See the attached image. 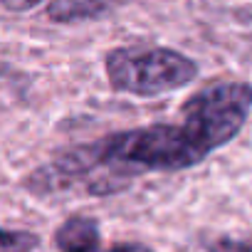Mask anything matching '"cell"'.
Wrapping results in <instances>:
<instances>
[{
    "mask_svg": "<svg viewBox=\"0 0 252 252\" xmlns=\"http://www.w3.org/2000/svg\"><path fill=\"white\" fill-rule=\"evenodd\" d=\"M55 245L60 252H101L99 222L87 215H72L55 232Z\"/></svg>",
    "mask_w": 252,
    "mask_h": 252,
    "instance_id": "7a4b0ae2",
    "label": "cell"
},
{
    "mask_svg": "<svg viewBox=\"0 0 252 252\" xmlns=\"http://www.w3.org/2000/svg\"><path fill=\"white\" fill-rule=\"evenodd\" d=\"M106 10H109V0H52L47 15L57 23H69V20L96 18Z\"/></svg>",
    "mask_w": 252,
    "mask_h": 252,
    "instance_id": "3957f363",
    "label": "cell"
},
{
    "mask_svg": "<svg viewBox=\"0 0 252 252\" xmlns=\"http://www.w3.org/2000/svg\"><path fill=\"white\" fill-rule=\"evenodd\" d=\"M104 69L114 92L136 96H161L188 87L198 77V62L178 50L158 45L109 50Z\"/></svg>",
    "mask_w": 252,
    "mask_h": 252,
    "instance_id": "6da1fadb",
    "label": "cell"
},
{
    "mask_svg": "<svg viewBox=\"0 0 252 252\" xmlns=\"http://www.w3.org/2000/svg\"><path fill=\"white\" fill-rule=\"evenodd\" d=\"M15 79H18L15 69H10L8 64H0V89H3L5 84H13Z\"/></svg>",
    "mask_w": 252,
    "mask_h": 252,
    "instance_id": "ba28073f",
    "label": "cell"
},
{
    "mask_svg": "<svg viewBox=\"0 0 252 252\" xmlns=\"http://www.w3.org/2000/svg\"><path fill=\"white\" fill-rule=\"evenodd\" d=\"M109 252H154V250L139 242H121V245H114Z\"/></svg>",
    "mask_w": 252,
    "mask_h": 252,
    "instance_id": "52a82bcc",
    "label": "cell"
},
{
    "mask_svg": "<svg viewBox=\"0 0 252 252\" xmlns=\"http://www.w3.org/2000/svg\"><path fill=\"white\" fill-rule=\"evenodd\" d=\"M0 3L10 13H28V10L37 8L40 3H45V0H0Z\"/></svg>",
    "mask_w": 252,
    "mask_h": 252,
    "instance_id": "8992f818",
    "label": "cell"
},
{
    "mask_svg": "<svg viewBox=\"0 0 252 252\" xmlns=\"http://www.w3.org/2000/svg\"><path fill=\"white\" fill-rule=\"evenodd\" d=\"M40 237L28 230H3L0 227V252H35Z\"/></svg>",
    "mask_w": 252,
    "mask_h": 252,
    "instance_id": "277c9868",
    "label": "cell"
},
{
    "mask_svg": "<svg viewBox=\"0 0 252 252\" xmlns=\"http://www.w3.org/2000/svg\"><path fill=\"white\" fill-rule=\"evenodd\" d=\"M205 252H252V242L220 235V237H215L205 245Z\"/></svg>",
    "mask_w": 252,
    "mask_h": 252,
    "instance_id": "5b68a950",
    "label": "cell"
}]
</instances>
